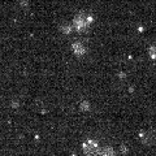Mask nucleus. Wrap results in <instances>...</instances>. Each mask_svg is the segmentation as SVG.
<instances>
[{
  "mask_svg": "<svg viewBox=\"0 0 156 156\" xmlns=\"http://www.w3.org/2000/svg\"><path fill=\"white\" fill-rule=\"evenodd\" d=\"M92 23V17L91 16H86L83 12L78 13L74 17V21H73V26L77 31H85L87 26H90Z\"/></svg>",
  "mask_w": 156,
  "mask_h": 156,
  "instance_id": "nucleus-1",
  "label": "nucleus"
},
{
  "mask_svg": "<svg viewBox=\"0 0 156 156\" xmlns=\"http://www.w3.org/2000/svg\"><path fill=\"white\" fill-rule=\"evenodd\" d=\"M82 148H83V152H85L86 156H98L100 152L99 143L94 139L86 140V142L83 143V146H82Z\"/></svg>",
  "mask_w": 156,
  "mask_h": 156,
  "instance_id": "nucleus-2",
  "label": "nucleus"
},
{
  "mask_svg": "<svg viewBox=\"0 0 156 156\" xmlns=\"http://www.w3.org/2000/svg\"><path fill=\"white\" fill-rule=\"evenodd\" d=\"M139 138L143 144L154 146V144H156V131H154V130L142 131V133H139Z\"/></svg>",
  "mask_w": 156,
  "mask_h": 156,
  "instance_id": "nucleus-3",
  "label": "nucleus"
},
{
  "mask_svg": "<svg viewBox=\"0 0 156 156\" xmlns=\"http://www.w3.org/2000/svg\"><path fill=\"white\" fill-rule=\"evenodd\" d=\"M72 50H73V52H74L76 56H83L86 53V48H85V46L82 44L81 42H74V43H73V44H72Z\"/></svg>",
  "mask_w": 156,
  "mask_h": 156,
  "instance_id": "nucleus-4",
  "label": "nucleus"
},
{
  "mask_svg": "<svg viewBox=\"0 0 156 156\" xmlns=\"http://www.w3.org/2000/svg\"><path fill=\"white\" fill-rule=\"evenodd\" d=\"M98 156H116V154L112 147H104V148H100V152Z\"/></svg>",
  "mask_w": 156,
  "mask_h": 156,
  "instance_id": "nucleus-5",
  "label": "nucleus"
},
{
  "mask_svg": "<svg viewBox=\"0 0 156 156\" xmlns=\"http://www.w3.org/2000/svg\"><path fill=\"white\" fill-rule=\"evenodd\" d=\"M90 108H91V105H90L89 101L83 100V101H81V103H80V109H81V111L87 112V111H90Z\"/></svg>",
  "mask_w": 156,
  "mask_h": 156,
  "instance_id": "nucleus-6",
  "label": "nucleus"
},
{
  "mask_svg": "<svg viewBox=\"0 0 156 156\" xmlns=\"http://www.w3.org/2000/svg\"><path fill=\"white\" fill-rule=\"evenodd\" d=\"M60 31L62 34H65V35H68V34L72 33V26L70 25H61L60 26Z\"/></svg>",
  "mask_w": 156,
  "mask_h": 156,
  "instance_id": "nucleus-7",
  "label": "nucleus"
},
{
  "mask_svg": "<svg viewBox=\"0 0 156 156\" xmlns=\"http://www.w3.org/2000/svg\"><path fill=\"white\" fill-rule=\"evenodd\" d=\"M148 53L151 58H156V44H151L148 47Z\"/></svg>",
  "mask_w": 156,
  "mask_h": 156,
  "instance_id": "nucleus-8",
  "label": "nucleus"
},
{
  "mask_svg": "<svg viewBox=\"0 0 156 156\" xmlns=\"http://www.w3.org/2000/svg\"><path fill=\"white\" fill-rule=\"evenodd\" d=\"M117 77H119V78H121V80H124V78L126 77V73H124V72H120L119 74H117Z\"/></svg>",
  "mask_w": 156,
  "mask_h": 156,
  "instance_id": "nucleus-9",
  "label": "nucleus"
},
{
  "mask_svg": "<svg viewBox=\"0 0 156 156\" xmlns=\"http://www.w3.org/2000/svg\"><path fill=\"white\" fill-rule=\"evenodd\" d=\"M121 152H122V154H126V152H128V148H126V146H125V144L121 146Z\"/></svg>",
  "mask_w": 156,
  "mask_h": 156,
  "instance_id": "nucleus-10",
  "label": "nucleus"
},
{
  "mask_svg": "<svg viewBox=\"0 0 156 156\" xmlns=\"http://www.w3.org/2000/svg\"><path fill=\"white\" fill-rule=\"evenodd\" d=\"M29 5V0H22L21 2V7H27Z\"/></svg>",
  "mask_w": 156,
  "mask_h": 156,
  "instance_id": "nucleus-11",
  "label": "nucleus"
},
{
  "mask_svg": "<svg viewBox=\"0 0 156 156\" xmlns=\"http://www.w3.org/2000/svg\"><path fill=\"white\" fill-rule=\"evenodd\" d=\"M12 107L13 108H18V101H12Z\"/></svg>",
  "mask_w": 156,
  "mask_h": 156,
  "instance_id": "nucleus-12",
  "label": "nucleus"
}]
</instances>
